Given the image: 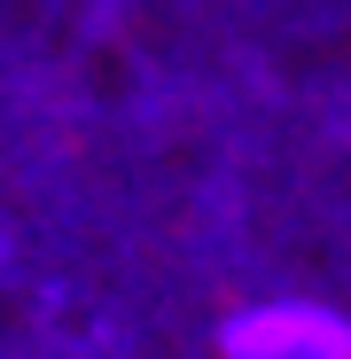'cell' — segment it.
<instances>
[{
	"label": "cell",
	"mask_w": 351,
	"mask_h": 359,
	"mask_svg": "<svg viewBox=\"0 0 351 359\" xmlns=\"http://www.w3.org/2000/svg\"><path fill=\"white\" fill-rule=\"evenodd\" d=\"M226 359H351V328L320 305H258L226 320Z\"/></svg>",
	"instance_id": "1"
}]
</instances>
